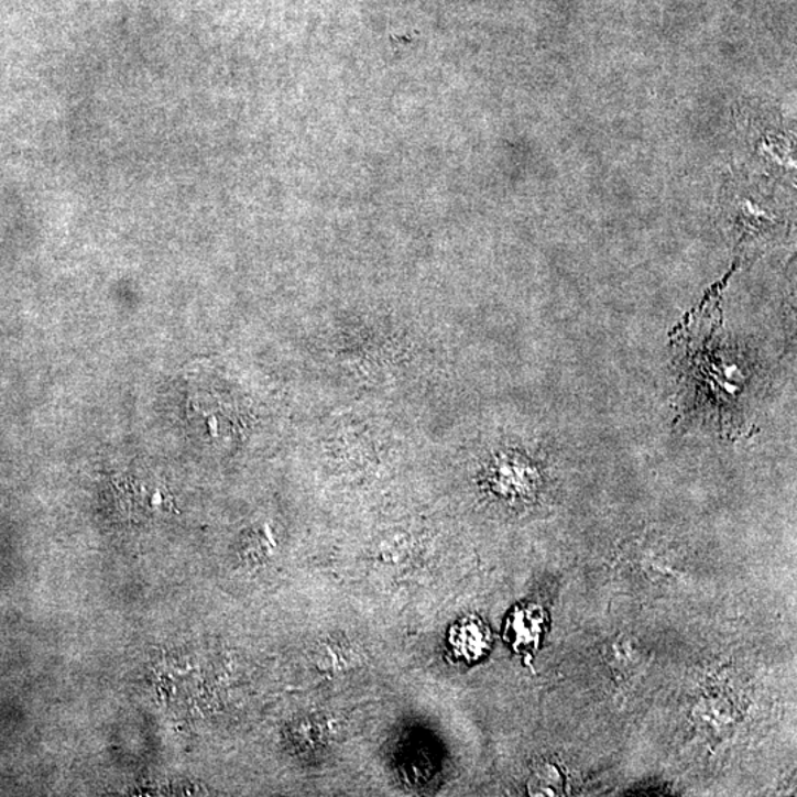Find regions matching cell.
<instances>
[{"mask_svg": "<svg viewBox=\"0 0 797 797\" xmlns=\"http://www.w3.org/2000/svg\"><path fill=\"white\" fill-rule=\"evenodd\" d=\"M531 793L535 796H556L561 791L560 773L554 766H545L531 779Z\"/></svg>", "mask_w": 797, "mask_h": 797, "instance_id": "obj_2", "label": "cell"}, {"mask_svg": "<svg viewBox=\"0 0 797 797\" xmlns=\"http://www.w3.org/2000/svg\"><path fill=\"white\" fill-rule=\"evenodd\" d=\"M722 284L706 294L695 312L673 332L678 374L679 419L710 426L723 437L744 430V402L749 375L731 352L722 331Z\"/></svg>", "mask_w": 797, "mask_h": 797, "instance_id": "obj_1", "label": "cell"}]
</instances>
